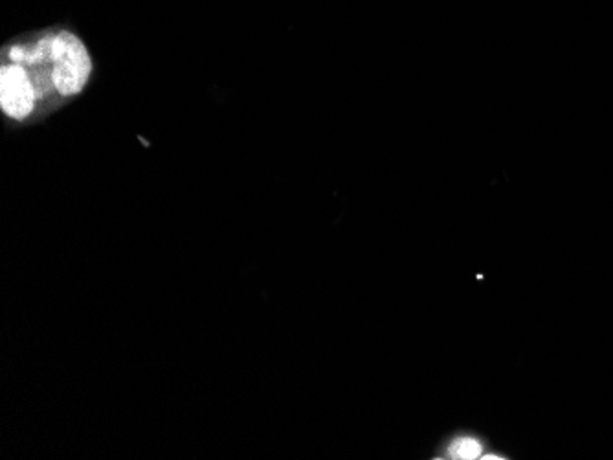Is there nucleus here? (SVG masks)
<instances>
[{
    "label": "nucleus",
    "instance_id": "1",
    "mask_svg": "<svg viewBox=\"0 0 613 460\" xmlns=\"http://www.w3.org/2000/svg\"><path fill=\"white\" fill-rule=\"evenodd\" d=\"M94 76L89 46L68 26L23 33L0 50V110L8 127L45 121L78 99Z\"/></svg>",
    "mask_w": 613,
    "mask_h": 460
},
{
    "label": "nucleus",
    "instance_id": "2",
    "mask_svg": "<svg viewBox=\"0 0 613 460\" xmlns=\"http://www.w3.org/2000/svg\"><path fill=\"white\" fill-rule=\"evenodd\" d=\"M481 448L480 442L474 439H459L450 446V455H452V459H480Z\"/></svg>",
    "mask_w": 613,
    "mask_h": 460
}]
</instances>
